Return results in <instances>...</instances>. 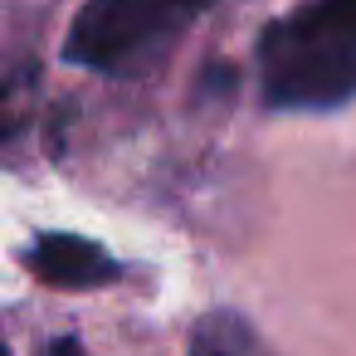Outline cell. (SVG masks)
<instances>
[{"instance_id":"3","label":"cell","mask_w":356,"mask_h":356,"mask_svg":"<svg viewBox=\"0 0 356 356\" xmlns=\"http://www.w3.org/2000/svg\"><path fill=\"white\" fill-rule=\"evenodd\" d=\"M25 268H30L35 278H44L49 288H98V283L122 278V264H118L103 244H93V239H83V234H59V229L30 239Z\"/></svg>"},{"instance_id":"2","label":"cell","mask_w":356,"mask_h":356,"mask_svg":"<svg viewBox=\"0 0 356 356\" xmlns=\"http://www.w3.org/2000/svg\"><path fill=\"white\" fill-rule=\"evenodd\" d=\"M210 6L215 0H88L64 40V59L108 79H142Z\"/></svg>"},{"instance_id":"7","label":"cell","mask_w":356,"mask_h":356,"mask_svg":"<svg viewBox=\"0 0 356 356\" xmlns=\"http://www.w3.org/2000/svg\"><path fill=\"white\" fill-rule=\"evenodd\" d=\"M0 356H10V351H6V341H0Z\"/></svg>"},{"instance_id":"6","label":"cell","mask_w":356,"mask_h":356,"mask_svg":"<svg viewBox=\"0 0 356 356\" xmlns=\"http://www.w3.org/2000/svg\"><path fill=\"white\" fill-rule=\"evenodd\" d=\"M44 356H88V346H83L79 337H54V341L44 346Z\"/></svg>"},{"instance_id":"4","label":"cell","mask_w":356,"mask_h":356,"mask_svg":"<svg viewBox=\"0 0 356 356\" xmlns=\"http://www.w3.org/2000/svg\"><path fill=\"white\" fill-rule=\"evenodd\" d=\"M191 356H254V341L239 317H205L191 332Z\"/></svg>"},{"instance_id":"5","label":"cell","mask_w":356,"mask_h":356,"mask_svg":"<svg viewBox=\"0 0 356 356\" xmlns=\"http://www.w3.org/2000/svg\"><path fill=\"white\" fill-rule=\"evenodd\" d=\"M20 127H25V113H20L15 88H0V147L15 142V137H20Z\"/></svg>"},{"instance_id":"1","label":"cell","mask_w":356,"mask_h":356,"mask_svg":"<svg viewBox=\"0 0 356 356\" xmlns=\"http://www.w3.org/2000/svg\"><path fill=\"white\" fill-rule=\"evenodd\" d=\"M259 88L273 113H327L356 98V0H302L259 40Z\"/></svg>"}]
</instances>
